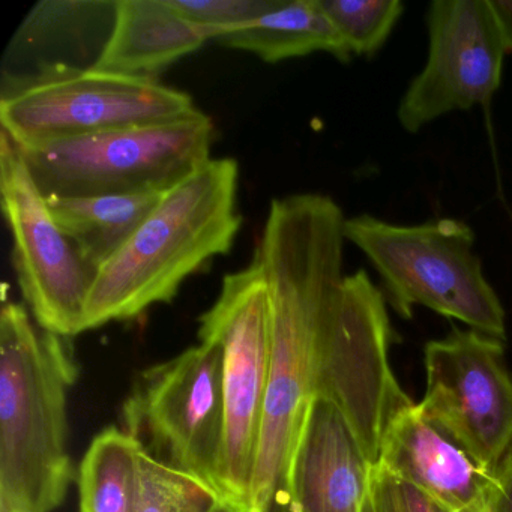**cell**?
Here are the masks:
<instances>
[{"label":"cell","instance_id":"1","mask_svg":"<svg viewBox=\"0 0 512 512\" xmlns=\"http://www.w3.org/2000/svg\"><path fill=\"white\" fill-rule=\"evenodd\" d=\"M344 218L316 193L272 200L253 262L268 286L272 349L251 512H289L287 475L308 409L322 397L343 298Z\"/></svg>","mask_w":512,"mask_h":512},{"label":"cell","instance_id":"2","mask_svg":"<svg viewBox=\"0 0 512 512\" xmlns=\"http://www.w3.org/2000/svg\"><path fill=\"white\" fill-rule=\"evenodd\" d=\"M238 185L236 160L209 158L164 191L142 226L95 274L82 332L169 304L191 275L229 253L242 226Z\"/></svg>","mask_w":512,"mask_h":512},{"label":"cell","instance_id":"3","mask_svg":"<svg viewBox=\"0 0 512 512\" xmlns=\"http://www.w3.org/2000/svg\"><path fill=\"white\" fill-rule=\"evenodd\" d=\"M70 338L38 331L28 310L0 313V512H53L64 503L68 395L79 379Z\"/></svg>","mask_w":512,"mask_h":512},{"label":"cell","instance_id":"4","mask_svg":"<svg viewBox=\"0 0 512 512\" xmlns=\"http://www.w3.org/2000/svg\"><path fill=\"white\" fill-rule=\"evenodd\" d=\"M344 236L370 260L398 316L410 319L413 308H430L505 340V310L482 272L475 233L463 221L398 226L359 215L346 218Z\"/></svg>","mask_w":512,"mask_h":512},{"label":"cell","instance_id":"5","mask_svg":"<svg viewBox=\"0 0 512 512\" xmlns=\"http://www.w3.org/2000/svg\"><path fill=\"white\" fill-rule=\"evenodd\" d=\"M214 122L196 110L161 124L17 146L44 197L166 191L211 158Z\"/></svg>","mask_w":512,"mask_h":512},{"label":"cell","instance_id":"6","mask_svg":"<svg viewBox=\"0 0 512 512\" xmlns=\"http://www.w3.org/2000/svg\"><path fill=\"white\" fill-rule=\"evenodd\" d=\"M196 110L190 95L155 79L53 64L4 83L0 124L17 146H34L175 121Z\"/></svg>","mask_w":512,"mask_h":512},{"label":"cell","instance_id":"7","mask_svg":"<svg viewBox=\"0 0 512 512\" xmlns=\"http://www.w3.org/2000/svg\"><path fill=\"white\" fill-rule=\"evenodd\" d=\"M199 338L223 350L218 488L224 499L250 506L272 349L271 302L256 263L224 277L217 301L200 317Z\"/></svg>","mask_w":512,"mask_h":512},{"label":"cell","instance_id":"8","mask_svg":"<svg viewBox=\"0 0 512 512\" xmlns=\"http://www.w3.org/2000/svg\"><path fill=\"white\" fill-rule=\"evenodd\" d=\"M122 430L136 437L152 457L200 479L221 496V347L200 341L199 346L143 370L122 407Z\"/></svg>","mask_w":512,"mask_h":512},{"label":"cell","instance_id":"9","mask_svg":"<svg viewBox=\"0 0 512 512\" xmlns=\"http://www.w3.org/2000/svg\"><path fill=\"white\" fill-rule=\"evenodd\" d=\"M0 196L13 235V260L26 304L44 331L82 334L92 271L62 232L19 148L0 133Z\"/></svg>","mask_w":512,"mask_h":512},{"label":"cell","instance_id":"10","mask_svg":"<svg viewBox=\"0 0 512 512\" xmlns=\"http://www.w3.org/2000/svg\"><path fill=\"white\" fill-rule=\"evenodd\" d=\"M422 415L494 473L512 448V376L502 341L458 331L425 346Z\"/></svg>","mask_w":512,"mask_h":512},{"label":"cell","instance_id":"11","mask_svg":"<svg viewBox=\"0 0 512 512\" xmlns=\"http://www.w3.org/2000/svg\"><path fill=\"white\" fill-rule=\"evenodd\" d=\"M427 26V64L398 107V121L409 133L487 103L502 80L506 49L488 0H436Z\"/></svg>","mask_w":512,"mask_h":512},{"label":"cell","instance_id":"12","mask_svg":"<svg viewBox=\"0 0 512 512\" xmlns=\"http://www.w3.org/2000/svg\"><path fill=\"white\" fill-rule=\"evenodd\" d=\"M374 467L343 410L314 398L287 475V509L362 512Z\"/></svg>","mask_w":512,"mask_h":512},{"label":"cell","instance_id":"13","mask_svg":"<svg viewBox=\"0 0 512 512\" xmlns=\"http://www.w3.org/2000/svg\"><path fill=\"white\" fill-rule=\"evenodd\" d=\"M379 466L409 482L449 512L485 509L493 473L409 400L389 419Z\"/></svg>","mask_w":512,"mask_h":512},{"label":"cell","instance_id":"14","mask_svg":"<svg viewBox=\"0 0 512 512\" xmlns=\"http://www.w3.org/2000/svg\"><path fill=\"white\" fill-rule=\"evenodd\" d=\"M208 41V34L179 16L167 0H119L113 8L112 32L92 67L155 79Z\"/></svg>","mask_w":512,"mask_h":512},{"label":"cell","instance_id":"15","mask_svg":"<svg viewBox=\"0 0 512 512\" xmlns=\"http://www.w3.org/2000/svg\"><path fill=\"white\" fill-rule=\"evenodd\" d=\"M164 191L115 196L46 197L62 232L95 271L109 262L160 203Z\"/></svg>","mask_w":512,"mask_h":512},{"label":"cell","instance_id":"16","mask_svg":"<svg viewBox=\"0 0 512 512\" xmlns=\"http://www.w3.org/2000/svg\"><path fill=\"white\" fill-rule=\"evenodd\" d=\"M214 41L229 49L253 53L269 64L316 52L331 53L340 61L352 58L319 0H280L274 10L215 35Z\"/></svg>","mask_w":512,"mask_h":512},{"label":"cell","instance_id":"17","mask_svg":"<svg viewBox=\"0 0 512 512\" xmlns=\"http://www.w3.org/2000/svg\"><path fill=\"white\" fill-rule=\"evenodd\" d=\"M142 448L122 428L94 437L77 472L79 512H136Z\"/></svg>","mask_w":512,"mask_h":512},{"label":"cell","instance_id":"18","mask_svg":"<svg viewBox=\"0 0 512 512\" xmlns=\"http://www.w3.org/2000/svg\"><path fill=\"white\" fill-rule=\"evenodd\" d=\"M218 499L214 488L142 448L136 512H209Z\"/></svg>","mask_w":512,"mask_h":512},{"label":"cell","instance_id":"19","mask_svg":"<svg viewBox=\"0 0 512 512\" xmlns=\"http://www.w3.org/2000/svg\"><path fill=\"white\" fill-rule=\"evenodd\" d=\"M319 5L350 56L382 49L404 11L400 0H319Z\"/></svg>","mask_w":512,"mask_h":512},{"label":"cell","instance_id":"20","mask_svg":"<svg viewBox=\"0 0 512 512\" xmlns=\"http://www.w3.org/2000/svg\"><path fill=\"white\" fill-rule=\"evenodd\" d=\"M170 7L208 34L209 40L221 32L238 28L274 10L280 0H167Z\"/></svg>","mask_w":512,"mask_h":512},{"label":"cell","instance_id":"21","mask_svg":"<svg viewBox=\"0 0 512 512\" xmlns=\"http://www.w3.org/2000/svg\"><path fill=\"white\" fill-rule=\"evenodd\" d=\"M370 499L374 512H449L379 464L371 475Z\"/></svg>","mask_w":512,"mask_h":512},{"label":"cell","instance_id":"22","mask_svg":"<svg viewBox=\"0 0 512 512\" xmlns=\"http://www.w3.org/2000/svg\"><path fill=\"white\" fill-rule=\"evenodd\" d=\"M485 512H512V448L494 470Z\"/></svg>","mask_w":512,"mask_h":512},{"label":"cell","instance_id":"23","mask_svg":"<svg viewBox=\"0 0 512 512\" xmlns=\"http://www.w3.org/2000/svg\"><path fill=\"white\" fill-rule=\"evenodd\" d=\"M502 35L506 53H512V0H488Z\"/></svg>","mask_w":512,"mask_h":512},{"label":"cell","instance_id":"24","mask_svg":"<svg viewBox=\"0 0 512 512\" xmlns=\"http://www.w3.org/2000/svg\"><path fill=\"white\" fill-rule=\"evenodd\" d=\"M209 512H251V509L250 506L244 505V503L221 497V499H218L217 503L212 506Z\"/></svg>","mask_w":512,"mask_h":512},{"label":"cell","instance_id":"25","mask_svg":"<svg viewBox=\"0 0 512 512\" xmlns=\"http://www.w3.org/2000/svg\"><path fill=\"white\" fill-rule=\"evenodd\" d=\"M362 512H374L373 503H371L370 494H368L367 502H365L364 511Z\"/></svg>","mask_w":512,"mask_h":512},{"label":"cell","instance_id":"26","mask_svg":"<svg viewBox=\"0 0 512 512\" xmlns=\"http://www.w3.org/2000/svg\"><path fill=\"white\" fill-rule=\"evenodd\" d=\"M470 512H485V509H479V511H470Z\"/></svg>","mask_w":512,"mask_h":512}]
</instances>
